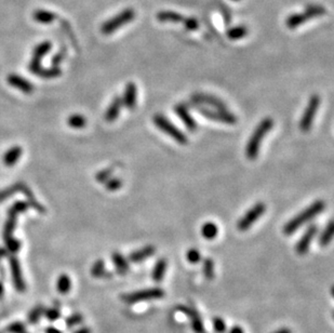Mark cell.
<instances>
[{
  "mask_svg": "<svg viewBox=\"0 0 334 333\" xmlns=\"http://www.w3.org/2000/svg\"><path fill=\"white\" fill-rule=\"evenodd\" d=\"M51 49L52 44L50 41H44V43L36 46L33 52V58L29 63V70L33 74L43 77V78H56V77L61 76L62 71L57 66L52 68H44L41 66V59Z\"/></svg>",
  "mask_w": 334,
  "mask_h": 333,
  "instance_id": "obj_1",
  "label": "cell"
},
{
  "mask_svg": "<svg viewBox=\"0 0 334 333\" xmlns=\"http://www.w3.org/2000/svg\"><path fill=\"white\" fill-rule=\"evenodd\" d=\"M325 208L326 204L324 200L318 199L314 201L311 206L305 208L302 212H300L293 219H291L290 221L283 226V233L288 236L294 234L295 231L301 228L304 224L312 221L314 218L319 216V214L325 210Z\"/></svg>",
  "mask_w": 334,
  "mask_h": 333,
  "instance_id": "obj_2",
  "label": "cell"
},
{
  "mask_svg": "<svg viewBox=\"0 0 334 333\" xmlns=\"http://www.w3.org/2000/svg\"><path fill=\"white\" fill-rule=\"evenodd\" d=\"M274 127V120L271 117H266L258 124L252 135L246 145V157L250 160H255L260 154V148L263 139Z\"/></svg>",
  "mask_w": 334,
  "mask_h": 333,
  "instance_id": "obj_3",
  "label": "cell"
},
{
  "mask_svg": "<svg viewBox=\"0 0 334 333\" xmlns=\"http://www.w3.org/2000/svg\"><path fill=\"white\" fill-rule=\"evenodd\" d=\"M154 124L156 126L160 131H163L164 133L169 135L176 143L181 145H186L188 143V138L186 136L182 130L178 129L176 126H174L168 118L165 117L162 114H156L153 117Z\"/></svg>",
  "mask_w": 334,
  "mask_h": 333,
  "instance_id": "obj_4",
  "label": "cell"
},
{
  "mask_svg": "<svg viewBox=\"0 0 334 333\" xmlns=\"http://www.w3.org/2000/svg\"><path fill=\"white\" fill-rule=\"evenodd\" d=\"M135 11L132 8H127L122 10L120 13L112 16L111 19L107 20L103 23V25L101 26V32L104 35H111L118 31L119 28L122 27L126 24H129L132 22L135 17Z\"/></svg>",
  "mask_w": 334,
  "mask_h": 333,
  "instance_id": "obj_5",
  "label": "cell"
},
{
  "mask_svg": "<svg viewBox=\"0 0 334 333\" xmlns=\"http://www.w3.org/2000/svg\"><path fill=\"white\" fill-rule=\"evenodd\" d=\"M165 296V291L162 288H150L144 290L134 291V292L122 294L121 300L127 304H135V303L151 300H159Z\"/></svg>",
  "mask_w": 334,
  "mask_h": 333,
  "instance_id": "obj_6",
  "label": "cell"
},
{
  "mask_svg": "<svg viewBox=\"0 0 334 333\" xmlns=\"http://www.w3.org/2000/svg\"><path fill=\"white\" fill-rule=\"evenodd\" d=\"M320 97L318 94H313L311 98L308 100V103L306 105V109L303 112V116L300 120V129L303 131V132H309L311 131L313 123H314V119L316 117V114L319 110L320 106Z\"/></svg>",
  "mask_w": 334,
  "mask_h": 333,
  "instance_id": "obj_7",
  "label": "cell"
},
{
  "mask_svg": "<svg viewBox=\"0 0 334 333\" xmlns=\"http://www.w3.org/2000/svg\"><path fill=\"white\" fill-rule=\"evenodd\" d=\"M195 109L199 111L201 116H204L210 120L224 122L226 124H235L237 122V117L232 114V112L228 111L227 110H219V109H208L206 106H196Z\"/></svg>",
  "mask_w": 334,
  "mask_h": 333,
  "instance_id": "obj_8",
  "label": "cell"
},
{
  "mask_svg": "<svg viewBox=\"0 0 334 333\" xmlns=\"http://www.w3.org/2000/svg\"><path fill=\"white\" fill-rule=\"evenodd\" d=\"M265 211H266V205L264 202H258V204H255L253 207L250 208V209L244 213V216L238 221L237 223L238 230L240 231L248 230L262 216H263Z\"/></svg>",
  "mask_w": 334,
  "mask_h": 333,
  "instance_id": "obj_9",
  "label": "cell"
},
{
  "mask_svg": "<svg viewBox=\"0 0 334 333\" xmlns=\"http://www.w3.org/2000/svg\"><path fill=\"white\" fill-rule=\"evenodd\" d=\"M27 208H28V204H26V202H24V201L16 202V204H14L11 207V209L9 210V213H8L9 219L4 226V231H3L4 240H7L12 237V233H13V230H14L17 214L25 212L27 210Z\"/></svg>",
  "mask_w": 334,
  "mask_h": 333,
  "instance_id": "obj_10",
  "label": "cell"
},
{
  "mask_svg": "<svg viewBox=\"0 0 334 333\" xmlns=\"http://www.w3.org/2000/svg\"><path fill=\"white\" fill-rule=\"evenodd\" d=\"M192 101L196 104L198 105H206V106H211L212 109H219V110H227V105L224 102L223 100H221L218 98L217 95H213L210 93H205V92H196L192 95Z\"/></svg>",
  "mask_w": 334,
  "mask_h": 333,
  "instance_id": "obj_11",
  "label": "cell"
},
{
  "mask_svg": "<svg viewBox=\"0 0 334 333\" xmlns=\"http://www.w3.org/2000/svg\"><path fill=\"white\" fill-rule=\"evenodd\" d=\"M318 233V225L316 224H311L306 228V230L304 231V234L299 239V241L296 242L295 246V251L299 255H305L309 248H311L312 242L314 240L315 236Z\"/></svg>",
  "mask_w": 334,
  "mask_h": 333,
  "instance_id": "obj_12",
  "label": "cell"
},
{
  "mask_svg": "<svg viewBox=\"0 0 334 333\" xmlns=\"http://www.w3.org/2000/svg\"><path fill=\"white\" fill-rule=\"evenodd\" d=\"M9 261H10V270H11L12 280H13L14 288L16 289L17 292H25L26 284H25V281H24V278L22 275L21 265H20L19 260H17L15 257H11Z\"/></svg>",
  "mask_w": 334,
  "mask_h": 333,
  "instance_id": "obj_13",
  "label": "cell"
},
{
  "mask_svg": "<svg viewBox=\"0 0 334 333\" xmlns=\"http://www.w3.org/2000/svg\"><path fill=\"white\" fill-rule=\"evenodd\" d=\"M177 309L190 319V324H192V328L195 333H207L205 325L202 323L199 314L197 313L196 309L187 305H180L177 306Z\"/></svg>",
  "mask_w": 334,
  "mask_h": 333,
  "instance_id": "obj_14",
  "label": "cell"
},
{
  "mask_svg": "<svg viewBox=\"0 0 334 333\" xmlns=\"http://www.w3.org/2000/svg\"><path fill=\"white\" fill-rule=\"evenodd\" d=\"M174 111L177 117L180 118L182 122L184 123V126L186 127L190 132H195V131H197V129H198V124H197L193 116L190 115L189 110L186 105L176 104L174 106Z\"/></svg>",
  "mask_w": 334,
  "mask_h": 333,
  "instance_id": "obj_15",
  "label": "cell"
},
{
  "mask_svg": "<svg viewBox=\"0 0 334 333\" xmlns=\"http://www.w3.org/2000/svg\"><path fill=\"white\" fill-rule=\"evenodd\" d=\"M122 105L127 107L128 110L133 111L136 107V103H138V87L134 82H129L128 85L124 88Z\"/></svg>",
  "mask_w": 334,
  "mask_h": 333,
  "instance_id": "obj_16",
  "label": "cell"
},
{
  "mask_svg": "<svg viewBox=\"0 0 334 333\" xmlns=\"http://www.w3.org/2000/svg\"><path fill=\"white\" fill-rule=\"evenodd\" d=\"M7 80L10 86L19 89V90L22 91L23 93L29 94L34 91V86L32 85V83L19 75L11 74L8 76Z\"/></svg>",
  "mask_w": 334,
  "mask_h": 333,
  "instance_id": "obj_17",
  "label": "cell"
},
{
  "mask_svg": "<svg viewBox=\"0 0 334 333\" xmlns=\"http://www.w3.org/2000/svg\"><path fill=\"white\" fill-rule=\"evenodd\" d=\"M155 253H156V248L152 245H148L131 252L129 254V261L132 262V263H141L144 260L153 257Z\"/></svg>",
  "mask_w": 334,
  "mask_h": 333,
  "instance_id": "obj_18",
  "label": "cell"
},
{
  "mask_svg": "<svg viewBox=\"0 0 334 333\" xmlns=\"http://www.w3.org/2000/svg\"><path fill=\"white\" fill-rule=\"evenodd\" d=\"M122 100L120 97H115L114 100L111 101V103L110 106L107 107V110L105 111V120L109 122L115 121L116 119L119 117V114L121 111V107H122Z\"/></svg>",
  "mask_w": 334,
  "mask_h": 333,
  "instance_id": "obj_19",
  "label": "cell"
},
{
  "mask_svg": "<svg viewBox=\"0 0 334 333\" xmlns=\"http://www.w3.org/2000/svg\"><path fill=\"white\" fill-rule=\"evenodd\" d=\"M184 17L181 13H177L175 11H159L156 14V19L162 23H182Z\"/></svg>",
  "mask_w": 334,
  "mask_h": 333,
  "instance_id": "obj_20",
  "label": "cell"
},
{
  "mask_svg": "<svg viewBox=\"0 0 334 333\" xmlns=\"http://www.w3.org/2000/svg\"><path fill=\"white\" fill-rule=\"evenodd\" d=\"M167 267H168V262H167L166 259H159L156 262L152 272V278L155 282H162L164 280Z\"/></svg>",
  "mask_w": 334,
  "mask_h": 333,
  "instance_id": "obj_21",
  "label": "cell"
},
{
  "mask_svg": "<svg viewBox=\"0 0 334 333\" xmlns=\"http://www.w3.org/2000/svg\"><path fill=\"white\" fill-rule=\"evenodd\" d=\"M111 260H112V263H114V265L116 267V271L119 274L124 275V274H127L129 272V270H130L129 262L127 261V259L124 258L121 253L114 252L111 254Z\"/></svg>",
  "mask_w": 334,
  "mask_h": 333,
  "instance_id": "obj_22",
  "label": "cell"
},
{
  "mask_svg": "<svg viewBox=\"0 0 334 333\" xmlns=\"http://www.w3.org/2000/svg\"><path fill=\"white\" fill-rule=\"evenodd\" d=\"M307 21H309V17L306 14V12L304 11L303 13H294L289 15L287 17V20H285V25H287V27L290 29H294L303 25V24Z\"/></svg>",
  "mask_w": 334,
  "mask_h": 333,
  "instance_id": "obj_23",
  "label": "cell"
},
{
  "mask_svg": "<svg viewBox=\"0 0 334 333\" xmlns=\"http://www.w3.org/2000/svg\"><path fill=\"white\" fill-rule=\"evenodd\" d=\"M22 148L20 146H13L3 155V164L7 166H12L15 165L22 155Z\"/></svg>",
  "mask_w": 334,
  "mask_h": 333,
  "instance_id": "obj_24",
  "label": "cell"
},
{
  "mask_svg": "<svg viewBox=\"0 0 334 333\" xmlns=\"http://www.w3.org/2000/svg\"><path fill=\"white\" fill-rule=\"evenodd\" d=\"M248 34L249 29L247 28V26L237 25L227 29V32H226V37L230 40H239L242 39L243 37H246Z\"/></svg>",
  "mask_w": 334,
  "mask_h": 333,
  "instance_id": "obj_25",
  "label": "cell"
},
{
  "mask_svg": "<svg viewBox=\"0 0 334 333\" xmlns=\"http://www.w3.org/2000/svg\"><path fill=\"white\" fill-rule=\"evenodd\" d=\"M34 20L40 24H50L56 20V14L48 10H36L33 13Z\"/></svg>",
  "mask_w": 334,
  "mask_h": 333,
  "instance_id": "obj_26",
  "label": "cell"
},
{
  "mask_svg": "<svg viewBox=\"0 0 334 333\" xmlns=\"http://www.w3.org/2000/svg\"><path fill=\"white\" fill-rule=\"evenodd\" d=\"M201 235L205 239L208 240H212L216 238L219 234V228L218 225L213 222H207L204 225L201 226Z\"/></svg>",
  "mask_w": 334,
  "mask_h": 333,
  "instance_id": "obj_27",
  "label": "cell"
},
{
  "mask_svg": "<svg viewBox=\"0 0 334 333\" xmlns=\"http://www.w3.org/2000/svg\"><path fill=\"white\" fill-rule=\"evenodd\" d=\"M333 220H330L329 223L326 226V228L323 230V233H321L320 237H319V245L325 248L328 247L330 245V242L333 238Z\"/></svg>",
  "mask_w": 334,
  "mask_h": 333,
  "instance_id": "obj_28",
  "label": "cell"
},
{
  "mask_svg": "<svg viewBox=\"0 0 334 333\" xmlns=\"http://www.w3.org/2000/svg\"><path fill=\"white\" fill-rule=\"evenodd\" d=\"M70 289H71L70 277L67 274H62V275H59L56 280V290L58 291V293L67 294Z\"/></svg>",
  "mask_w": 334,
  "mask_h": 333,
  "instance_id": "obj_29",
  "label": "cell"
},
{
  "mask_svg": "<svg viewBox=\"0 0 334 333\" xmlns=\"http://www.w3.org/2000/svg\"><path fill=\"white\" fill-rule=\"evenodd\" d=\"M202 274L208 280H212L216 277V264L212 259L206 258L202 262Z\"/></svg>",
  "mask_w": 334,
  "mask_h": 333,
  "instance_id": "obj_30",
  "label": "cell"
},
{
  "mask_svg": "<svg viewBox=\"0 0 334 333\" xmlns=\"http://www.w3.org/2000/svg\"><path fill=\"white\" fill-rule=\"evenodd\" d=\"M304 11L306 12L309 20L314 19V17L323 16L327 13V9L320 4H311V5H308V7H306Z\"/></svg>",
  "mask_w": 334,
  "mask_h": 333,
  "instance_id": "obj_31",
  "label": "cell"
},
{
  "mask_svg": "<svg viewBox=\"0 0 334 333\" xmlns=\"http://www.w3.org/2000/svg\"><path fill=\"white\" fill-rule=\"evenodd\" d=\"M68 126L74 129H82L87 126V119L80 114H74L68 118Z\"/></svg>",
  "mask_w": 334,
  "mask_h": 333,
  "instance_id": "obj_32",
  "label": "cell"
},
{
  "mask_svg": "<svg viewBox=\"0 0 334 333\" xmlns=\"http://www.w3.org/2000/svg\"><path fill=\"white\" fill-rule=\"evenodd\" d=\"M45 313V307L43 305H37L36 307H34L31 312H29L28 316H27V320L28 323L31 325H36L39 321L40 317L43 316Z\"/></svg>",
  "mask_w": 334,
  "mask_h": 333,
  "instance_id": "obj_33",
  "label": "cell"
},
{
  "mask_svg": "<svg viewBox=\"0 0 334 333\" xmlns=\"http://www.w3.org/2000/svg\"><path fill=\"white\" fill-rule=\"evenodd\" d=\"M105 263L104 260L100 259L94 262V264L91 267V275L94 278H100L105 275Z\"/></svg>",
  "mask_w": 334,
  "mask_h": 333,
  "instance_id": "obj_34",
  "label": "cell"
},
{
  "mask_svg": "<svg viewBox=\"0 0 334 333\" xmlns=\"http://www.w3.org/2000/svg\"><path fill=\"white\" fill-rule=\"evenodd\" d=\"M83 320H85V317H83V315H81L80 313L71 314L70 316H68L66 320H65V326H66L67 328H73V327L78 326L81 323H83Z\"/></svg>",
  "mask_w": 334,
  "mask_h": 333,
  "instance_id": "obj_35",
  "label": "cell"
},
{
  "mask_svg": "<svg viewBox=\"0 0 334 333\" xmlns=\"http://www.w3.org/2000/svg\"><path fill=\"white\" fill-rule=\"evenodd\" d=\"M105 187L107 190H110V192H116V190L120 189L122 187V180L119 177L109 178V180L106 181Z\"/></svg>",
  "mask_w": 334,
  "mask_h": 333,
  "instance_id": "obj_36",
  "label": "cell"
},
{
  "mask_svg": "<svg viewBox=\"0 0 334 333\" xmlns=\"http://www.w3.org/2000/svg\"><path fill=\"white\" fill-rule=\"evenodd\" d=\"M26 330V327L21 321H14V323L10 324L7 328H5V333H24Z\"/></svg>",
  "mask_w": 334,
  "mask_h": 333,
  "instance_id": "obj_37",
  "label": "cell"
},
{
  "mask_svg": "<svg viewBox=\"0 0 334 333\" xmlns=\"http://www.w3.org/2000/svg\"><path fill=\"white\" fill-rule=\"evenodd\" d=\"M182 23H183L185 29H187V31H190V32L197 31V29L199 28L198 20H197L196 17H193V16L184 17V20H183Z\"/></svg>",
  "mask_w": 334,
  "mask_h": 333,
  "instance_id": "obj_38",
  "label": "cell"
},
{
  "mask_svg": "<svg viewBox=\"0 0 334 333\" xmlns=\"http://www.w3.org/2000/svg\"><path fill=\"white\" fill-rule=\"evenodd\" d=\"M186 259L190 264H198L201 261V254L198 249L192 248L186 252Z\"/></svg>",
  "mask_w": 334,
  "mask_h": 333,
  "instance_id": "obj_39",
  "label": "cell"
},
{
  "mask_svg": "<svg viewBox=\"0 0 334 333\" xmlns=\"http://www.w3.org/2000/svg\"><path fill=\"white\" fill-rule=\"evenodd\" d=\"M44 315L49 321H56L61 318V312H59V309H57L56 307H50L48 309H45Z\"/></svg>",
  "mask_w": 334,
  "mask_h": 333,
  "instance_id": "obj_40",
  "label": "cell"
},
{
  "mask_svg": "<svg viewBox=\"0 0 334 333\" xmlns=\"http://www.w3.org/2000/svg\"><path fill=\"white\" fill-rule=\"evenodd\" d=\"M213 329L217 333H224L226 331V324L224 319L220 317H214L212 320Z\"/></svg>",
  "mask_w": 334,
  "mask_h": 333,
  "instance_id": "obj_41",
  "label": "cell"
},
{
  "mask_svg": "<svg viewBox=\"0 0 334 333\" xmlns=\"http://www.w3.org/2000/svg\"><path fill=\"white\" fill-rule=\"evenodd\" d=\"M4 241H5V245H7L8 250L12 253H16L21 248V242L19 240H16L13 237H11L9 238V239L4 240Z\"/></svg>",
  "mask_w": 334,
  "mask_h": 333,
  "instance_id": "obj_42",
  "label": "cell"
},
{
  "mask_svg": "<svg viewBox=\"0 0 334 333\" xmlns=\"http://www.w3.org/2000/svg\"><path fill=\"white\" fill-rule=\"evenodd\" d=\"M112 171H114V169H112V168H107V169H104V170H101L100 172H98L97 175H95V178H97V181L100 182V183L106 182L111 177V175L112 174Z\"/></svg>",
  "mask_w": 334,
  "mask_h": 333,
  "instance_id": "obj_43",
  "label": "cell"
},
{
  "mask_svg": "<svg viewBox=\"0 0 334 333\" xmlns=\"http://www.w3.org/2000/svg\"><path fill=\"white\" fill-rule=\"evenodd\" d=\"M17 190H20V183L16 184V185L9 187L8 189L2 190V192H0V202H1L4 198H8L9 196L15 194V192H17Z\"/></svg>",
  "mask_w": 334,
  "mask_h": 333,
  "instance_id": "obj_44",
  "label": "cell"
},
{
  "mask_svg": "<svg viewBox=\"0 0 334 333\" xmlns=\"http://www.w3.org/2000/svg\"><path fill=\"white\" fill-rule=\"evenodd\" d=\"M63 58H64V52L63 51L56 53V55L55 56H53V58H52V65H53V66H56V65H58L59 63L62 62Z\"/></svg>",
  "mask_w": 334,
  "mask_h": 333,
  "instance_id": "obj_45",
  "label": "cell"
},
{
  "mask_svg": "<svg viewBox=\"0 0 334 333\" xmlns=\"http://www.w3.org/2000/svg\"><path fill=\"white\" fill-rule=\"evenodd\" d=\"M73 333H92V330H91V328H89V327L83 326V327H80V328H78V329H76Z\"/></svg>",
  "mask_w": 334,
  "mask_h": 333,
  "instance_id": "obj_46",
  "label": "cell"
},
{
  "mask_svg": "<svg viewBox=\"0 0 334 333\" xmlns=\"http://www.w3.org/2000/svg\"><path fill=\"white\" fill-rule=\"evenodd\" d=\"M45 333H62V332H61V330H58L57 328H56V327L50 326V327H47L46 330H45Z\"/></svg>",
  "mask_w": 334,
  "mask_h": 333,
  "instance_id": "obj_47",
  "label": "cell"
},
{
  "mask_svg": "<svg viewBox=\"0 0 334 333\" xmlns=\"http://www.w3.org/2000/svg\"><path fill=\"white\" fill-rule=\"evenodd\" d=\"M228 333H244V331L240 326H234Z\"/></svg>",
  "mask_w": 334,
  "mask_h": 333,
  "instance_id": "obj_48",
  "label": "cell"
},
{
  "mask_svg": "<svg viewBox=\"0 0 334 333\" xmlns=\"http://www.w3.org/2000/svg\"><path fill=\"white\" fill-rule=\"evenodd\" d=\"M273 333H292V331L288 328H282V329H279V330L273 332Z\"/></svg>",
  "mask_w": 334,
  "mask_h": 333,
  "instance_id": "obj_49",
  "label": "cell"
},
{
  "mask_svg": "<svg viewBox=\"0 0 334 333\" xmlns=\"http://www.w3.org/2000/svg\"><path fill=\"white\" fill-rule=\"evenodd\" d=\"M4 295V287H3V283L0 281V300L2 299Z\"/></svg>",
  "mask_w": 334,
  "mask_h": 333,
  "instance_id": "obj_50",
  "label": "cell"
},
{
  "mask_svg": "<svg viewBox=\"0 0 334 333\" xmlns=\"http://www.w3.org/2000/svg\"><path fill=\"white\" fill-rule=\"evenodd\" d=\"M232 1H239V0H232Z\"/></svg>",
  "mask_w": 334,
  "mask_h": 333,
  "instance_id": "obj_51",
  "label": "cell"
},
{
  "mask_svg": "<svg viewBox=\"0 0 334 333\" xmlns=\"http://www.w3.org/2000/svg\"><path fill=\"white\" fill-rule=\"evenodd\" d=\"M0 333H4V331H0Z\"/></svg>",
  "mask_w": 334,
  "mask_h": 333,
  "instance_id": "obj_52",
  "label": "cell"
},
{
  "mask_svg": "<svg viewBox=\"0 0 334 333\" xmlns=\"http://www.w3.org/2000/svg\"><path fill=\"white\" fill-rule=\"evenodd\" d=\"M24 333H28V332H27V331H25V332H24Z\"/></svg>",
  "mask_w": 334,
  "mask_h": 333,
  "instance_id": "obj_53",
  "label": "cell"
}]
</instances>
